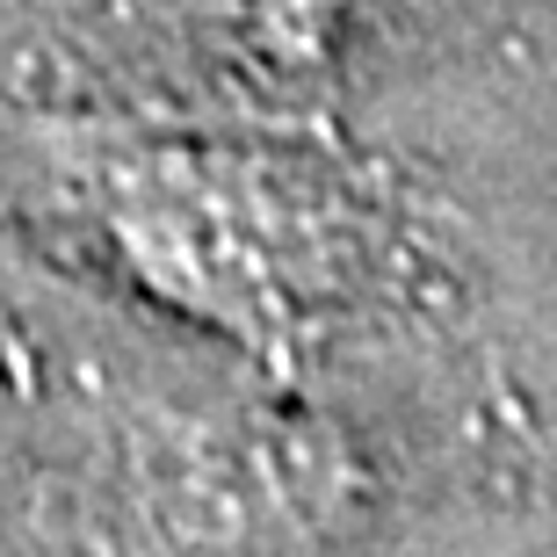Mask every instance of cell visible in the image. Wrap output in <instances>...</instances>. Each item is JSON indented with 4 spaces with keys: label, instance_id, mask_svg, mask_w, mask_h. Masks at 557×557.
Instances as JSON below:
<instances>
[{
    "label": "cell",
    "instance_id": "6da1fadb",
    "mask_svg": "<svg viewBox=\"0 0 557 557\" xmlns=\"http://www.w3.org/2000/svg\"><path fill=\"white\" fill-rule=\"evenodd\" d=\"M51 188L152 305L253 355H311L406 275L376 174L305 131H65Z\"/></svg>",
    "mask_w": 557,
    "mask_h": 557
}]
</instances>
